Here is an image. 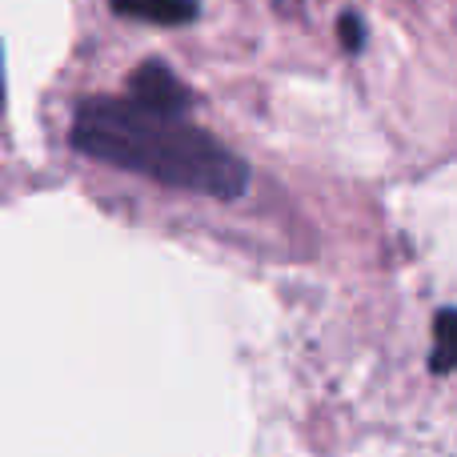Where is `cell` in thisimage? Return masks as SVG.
<instances>
[{"label": "cell", "mask_w": 457, "mask_h": 457, "mask_svg": "<svg viewBox=\"0 0 457 457\" xmlns=\"http://www.w3.org/2000/svg\"><path fill=\"white\" fill-rule=\"evenodd\" d=\"M72 149L101 165L149 177L165 189L237 201L249 189V169L217 137L189 117L145 109L137 101H85L72 112Z\"/></svg>", "instance_id": "cell-1"}, {"label": "cell", "mask_w": 457, "mask_h": 457, "mask_svg": "<svg viewBox=\"0 0 457 457\" xmlns=\"http://www.w3.org/2000/svg\"><path fill=\"white\" fill-rule=\"evenodd\" d=\"M133 101L145 104V109H157V112H177V117H189V109H193V93L177 80V72L161 61H149L137 69Z\"/></svg>", "instance_id": "cell-2"}, {"label": "cell", "mask_w": 457, "mask_h": 457, "mask_svg": "<svg viewBox=\"0 0 457 457\" xmlns=\"http://www.w3.org/2000/svg\"><path fill=\"white\" fill-rule=\"evenodd\" d=\"M112 12L129 16V21L177 29V24L197 21V0H112Z\"/></svg>", "instance_id": "cell-3"}, {"label": "cell", "mask_w": 457, "mask_h": 457, "mask_svg": "<svg viewBox=\"0 0 457 457\" xmlns=\"http://www.w3.org/2000/svg\"><path fill=\"white\" fill-rule=\"evenodd\" d=\"M437 373L457 370V309H442L434 321V357H429Z\"/></svg>", "instance_id": "cell-4"}, {"label": "cell", "mask_w": 457, "mask_h": 457, "mask_svg": "<svg viewBox=\"0 0 457 457\" xmlns=\"http://www.w3.org/2000/svg\"><path fill=\"white\" fill-rule=\"evenodd\" d=\"M341 40H345V48H361V21L357 16H341Z\"/></svg>", "instance_id": "cell-5"}]
</instances>
